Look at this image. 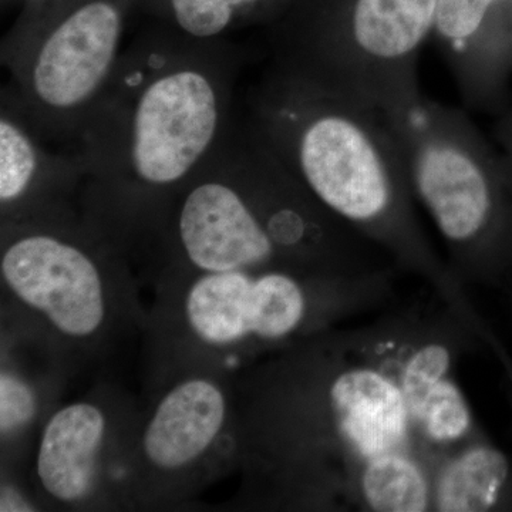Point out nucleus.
Returning a JSON list of instances; mask_svg holds the SVG:
<instances>
[{
    "instance_id": "obj_1",
    "label": "nucleus",
    "mask_w": 512,
    "mask_h": 512,
    "mask_svg": "<svg viewBox=\"0 0 512 512\" xmlns=\"http://www.w3.org/2000/svg\"><path fill=\"white\" fill-rule=\"evenodd\" d=\"M478 346L504 349L480 316L413 303L322 345L315 494L339 511L426 512L441 467L485 433L456 370Z\"/></svg>"
},
{
    "instance_id": "obj_2",
    "label": "nucleus",
    "mask_w": 512,
    "mask_h": 512,
    "mask_svg": "<svg viewBox=\"0 0 512 512\" xmlns=\"http://www.w3.org/2000/svg\"><path fill=\"white\" fill-rule=\"evenodd\" d=\"M249 126L330 214L434 295L478 315L421 225L403 148L382 113L272 67L252 97Z\"/></svg>"
},
{
    "instance_id": "obj_3",
    "label": "nucleus",
    "mask_w": 512,
    "mask_h": 512,
    "mask_svg": "<svg viewBox=\"0 0 512 512\" xmlns=\"http://www.w3.org/2000/svg\"><path fill=\"white\" fill-rule=\"evenodd\" d=\"M238 62L231 47L178 35L130 47L77 133L83 170L187 184L231 130Z\"/></svg>"
},
{
    "instance_id": "obj_4",
    "label": "nucleus",
    "mask_w": 512,
    "mask_h": 512,
    "mask_svg": "<svg viewBox=\"0 0 512 512\" xmlns=\"http://www.w3.org/2000/svg\"><path fill=\"white\" fill-rule=\"evenodd\" d=\"M177 218L191 264L205 272L330 268L349 228L319 204L247 124L227 137L194 177Z\"/></svg>"
},
{
    "instance_id": "obj_5",
    "label": "nucleus",
    "mask_w": 512,
    "mask_h": 512,
    "mask_svg": "<svg viewBox=\"0 0 512 512\" xmlns=\"http://www.w3.org/2000/svg\"><path fill=\"white\" fill-rule=\"evenodd\" d=\"M403 148L414 197L466 284L501 285L512 275V188L497 147L466 110L423 93L383 114Z\"/></svg>"
},
{
    "instance_id": "obj_6",
    "label": "nucleus",
    "mask_w": 512,
    "mask_h": 512,
    "mask_svg": "<svg viewBox=\"0 0 512 512\" xmlns=\"http://www.w3.org/2000/svg\"><path fill=\"white\" fill-rule=\"evenodd\" d=\"M437 0H333L275 46L274 67L382 114L420 96L419 59Z\"/></svg>"
},
{
    "instance_id": "obj_7",
    "label": "nucleus",
    "mask_w": 512,
    "mask_h": 512,
    "mask_svg": "<svg viewBox=\"0 0 512 512\" xmlns=\"http://www.w3.org/2000/svg\"><path fill=\"white\" fill-rule=\"evenodd\" d=\"M124 10L80 0L3 49L13 99L39 136H77L120 59Z\"/></svg>"
},
{
    "instance_id": "obj_8",
    "label": "nucleus",
    "mask_w": 512,
    "mask_h": 512,
    "mask_svg": "<svg viewBox=\"0 0 512 512\" xmlns=\"http://www.w3.org/2000/svg\"><path fill=\"white\" fill-rule=\"evenodd\" d=\"M308 288L343 293L375 303L365 292L308 286L305 278H299L293 269L208 272L188 293L187 318L201 339L215 345H227L251 336L265 342H279L305 328L311 315L326 323L332 322L328 316L316 312L315 306L339 320L355 318L335 303L312 298L313 289Z\"/></svg>"
},
{
    "instance_id": "obj_9",
    "label": "nucleus",
    "mask_w": 512,
    "mask_h": 512,
    "mask_svg": "<svg viewBox=\"0 0 512 512\" xmlns=\"http://www.w3.org/2000/svg\"><path fill=\"white\" fill-rule=\"evenodd\" d=\"M2 275L19 299L66 335H92L103 322L99 269L72 242L46 232L22 235L3 251Z\"/></svg>"
},
{
    "instance_id": "obj_10",
    "label": "nucleus",
    "mask_w": 512,
    "mask_h": 512,
    "mask_svg": "<svg viewBox=\"0 0 512 512\" xmlns=\"http://www.w3.org/2000/svg\"><path fill=\"white\" fill-rule=\"evenodd\" d=\"M225 420L221 390L207 380H188L171 390L144 434L154 466L174 470L192 463L218 436Z\"/></svg>"
},
{
    "instance_id": "obj_11",
    "label": "nucleus",
    "mask_w": 512,
    "mask_h": 512,
    "mask_svg": "<svg viewBox=\"0 0 512 512\" xmlns=\"http://www.w3.org/2000/svg\"><path fill=\"white\" fill-rule=\"evenodd\" d=\"M106 421L97 407H64L47 423L37 456V474L47 493L73 503L92 487Z\"/></svg>"
},
{
    "instance_id": "obj_12",
    "label": "nucleus",
    "mask_w": 512,
    "mask_h": 512,
    "mask_svg": "<svg viewBox=\"0 0 512 512\" xmlns=\"http://www.w3.org/2000/svg\"><path fill=\"white\" fill-rule=\"evenodd\" d=\"M511 510L512 463L487 437L458 450L437 474L431 511Z\"/></svg>"
},
{
    "instance_id": "obj_13",
    "label": "nucleus",
    "mask_w": 512,
    "mask_h": 512,
    "mask_svg": "<svg viewBox=\"0 0 512 512\" xmlns=\"http://www.w3.org/2000/svg\"><path fill=\"white\" fill-rule=\"evenodd\" d=\"M76 161V156H53L40 144L39 133L26 119L12 94L6 93L0 111V201L15 204L46 174Z\"/></svg>"
},
{
    "instance_id": "obj_14",
    "label": "nucleus",
    "mask_w": 512,
    "mask_h": 512,
    "mask_svg": "<svg viewBox=\"0 0 512 512\" xmlns=\"http://www.w3.org/2000/svg\"><path fill=\"white\" fill-rule=\"evenodd\" d=\"M264 0H168L177 35L214 42Z\"/></svg>"
},
{
    "instance_id": "obj_15",
    "label": "nucleus",
    "mask_w": 512,
    "mask_h": 512,
    "mask_svg": "<svg viewBox=\"0 0 512 512\" xmlns=\"http://www.w3.org/2000/svg\"><path fill=\"white\" fill-rule=\"evenodd\" d=\"M35 413V399L25 383L9 373L0 377V426L2 433L18 429Z\"/></svg>"
},
{
    "instance_id": "obj_16",
    "label": "nucleus",
    "mask_w": 512,
    "mask_h": 512,
    "mask_svg": "<svg viewBox=\"0 0 512 512\" xmlns=\"http://www.w3.org/2000/svg\"><path fill=\"white\" fill-rule=\"evenodd\" d=\"M493 133L497 144L495 147L503 160L505 174L512 188V101L510 106L497 116Z\"/></svg>"
},
{
    "instance_id": "obj_17",
    "label": "nucleus",
    "mask_w": 512,
    "mask_h": 512,
    "mask_svg": "<svg viewBox=\"0 0 512 512\" xmlns=\"http://www.w3.org/2000/svg\"><path fill=\"white\" fill-rule=\"evenodd\" d=\"M5 511H29L32 510L30 505L23 500L22 495L13 491L12 488L3 487L2 490V508Z\"/></svg>"
}]
</instances>
